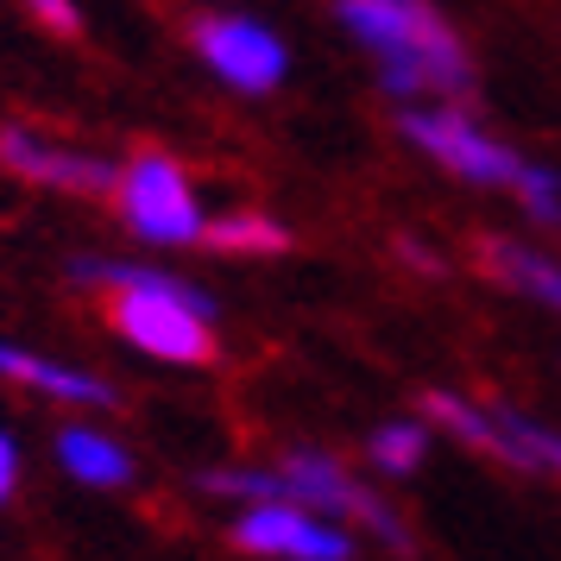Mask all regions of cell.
Returning a JSON list of instances; mask_svg holds the SVG:
<instances>
[{
  "instance_id": "obj_1",
  "label": "cell",
  "mask_w": 561,
  "mask_h": 561,
  "mask_svg": "<svg viewBox=\"0 0 561 561\" xmlns=\"http://www.w3.org/2000/svg\"><path fill=\"white\" fill-rule=\"evenodd\" d=\"M334 20L379 57L385 89L398 102L416 107V95H442V107H455L473 95V57H467V45L435 7H416V0H341Z\"/></svg>"
},
{
  "instance_id": "obj_2",
  "label": "cell",
  "mask_w": 561,
  "mask_h": 561,
  "mask_svg": "<svg viewBox=\"0 0 561 561\" xmlns=\"http://www.w3.org/2000/svg\"><path fill=\"white\" fill-rule=\"evenodd\" d=\"M77 278L114 290L107 322L139 354L171 359V366H203V359H215V329H208L215 322V297L196 290L190 278L152 272V265H114V259H82Z\"/></svg>"
},
{
  "instance_id": "obj_3",
  "label": "cell",
  "mask_w": 561,
  "mask_h": 561,
  "mask_svg": "<svg viewBox=\"0 0 561 561\" xmlns=\"http://www.w3.org/2000/svg\"><path fill=\"white\" fill-rule=\"evenodd\" d=\"M203 485L221 499H240V505H297L309 517H354L373 536H385L391 549H404V517L379 492H366L341 460L316 455V448L284 455L272 473L265 467H221V473H203Z\"/></svg>"
},
{
  "instance_id": "obj_4",
  "label": "cell",
  "mask_w": 561,
  "mask_h": 561,
  "mask_svg": "<svg viewBox=\"0 0 561 561\" xmlns=\"http://www.w3.org/2000/svg\"><path fill=\"white\" fill-rule=\"evenodd\" d=\"M404 139L416 152H430L442 171H455L467 183H505L511 196L530 183V158H517L511 146H499L492 133L460 114V107H404Z\"/></svg>"
},
{
  "instance_id": "obj_5",
  "label": "cell",
  "mask_w": 561,
  "mask_h": 561,
  "mask_svg": "<svg viewBox=\"0 0 561 561\" xmlns=\"http://www.w3.org/2000/svg\"><path fill=\"white\" fill-rule=\"evenodd\" d=\"M121 215H127V228L139 240H152V247H190V240H203L208 233V215L196 203V190L183 178L178 158L164 152H139L121 171Z\"/></svg>"
},
{
  "instance_id": "obj_6",
  "label": "cell",
  "mask_w": 561,
  "mask_h": 561,
  "mask_svg": "<svg viewBox=\"0 0 561 561\" xmlns=\"http://www.w3.org/2000/svg\"><path fill=\"white\" fill-rule=\"evenodd\" d=\"M196 51L240 95H272L284 82V70H290L284 38L272 26L247 20V13H208V20H196Z\"/></svg>"
},
{
  "instance_id": "obj_7",
  "label": "cell",
  "mask_w": 561,
  "mask_h": 561,
  "mask_svg": "<svg viewBox=\"0 0 561 561\" xmlns=\"http://www.w3.org/2000/svg\"><path fill=\"white\" fill-rule=\"evenodd\" d=\"M233 542L247 556H272V561H347L354 556L347 530H334L329 517H309L297 505H247L233 517Z\"/></svg>"
},
{
  "instance_id": "obj_8",
  "label": "cell",
  "mask_w": 561,
  "mask_h": 561,
  "mask_svg": "<svg viewBox=\"0 0 561 561\" xmlns=\"http://www.w3.org/2000/svg\"><path fill=\"white\" fill-rule=\"evenodd\" d=\"M0 164H7V171H20V178H32V183L77 190V196H114V190H121V171H114V164L82 158V152H57V146H45V139L26 133V127L0 133Z\"/></svg>"
},
{
  "instance_id": "obj_9",
  "label": "cell",
  "mask_w": 561,
  "mask_h": 561,
  "mask_svg": "<svg viewBox=\"0 0 561 561\" xmlns=\"http://www.w3.org/2000/svg\"><path fill=\"white\" fill-rule=\"evenodd\" d=\"M0 379H20V385H32V391L57 398V404H82V410L114 404V385L107 379L82 373V366H57V359L32 354V347H13V341H0Z\"/></svg>"
},
{
  "instance_id": "obj_10",
  "label": "cell",
  "mask_w": 561,
  "mask_h": 561,
  "mask_svg": "<svg viewBox=\"0 0 561 561\" xmlns=\"http://www.w3.org/2000/svg\"><path fill=\"white\" fill-rule=\"evenodd\" d=\"M480 259H485V272H499L511 290H524V297H536V304L561 309V265L556 259L530 253L524 240H485Z\"/></svg>"
},
{
  "instance_id": "obj_11",
  "label": "cell",
  "mask_w": 561,
  "mask_h": 561,
  "mask_svg": "<svg viewBox=\"0 0 561 561\" xmlns=\"http://www.w3.org/2000/svg\"><path fill=\"white\" fill-rule=\"evenodd\" d=\"M57 460L64 473H77L82 485H127L133 480V460L114 435H95V430H64L57 435Z\"/></svg>"
},
{
  "instance_id": "obj_12",
  "label": "cell",
  "mask_w": 561,
  "mask_h": 561,
  "mask_svg": "<svg viewBox=\"0 0 561 561\" xmlns=\"http://www.w3.org/2000/svg\"><path fill=\"white\" fill-rule=\"evenodd\" d=\"M203 240L215 253H284L290 247V233L272 215H221V221H208Z\"/></svg>"
},
{
  "instance_id": "obj_13",
  "label": "cell",
  "mask_w": 561,
  "mask_h": 561,
  "mask_svg": "<svg viewBox=\"0 0 561 561\" xmlns=\"http://www.w3.org/2000/svg\"><path fill=\"white\" fill-rule=\"evenodd\" d=\"M366 455H373L379 473H416L423 455H430V430L423 423H385V430H373Z\"/></svg>"
},
{
  "instance_id": "obj_14",
  "label": "cell",
  "mask_w": 561,
  "mask_h": 561,
  "mask_svg": "<svg viewBox=\"0 0 561 561\" xmlns=\"http://www.w3.org/2000/svg\"><path fill=\"white\" fill-rule=\"evenodd\" d=\"M13 485H20V448H13V435H0V505L13 499Z\"/></svg>"
},
{
  "instance_id": "obj_15",
  "label": "cell",
  "mask_w": 561,
  "mask_h": 561,
  "mask_svg": "<svg viewBox=\"0 0 561 561\" xmlns=\"http://www.w3.org/2000/svg\"><path fill=\"white\" fill-rule=\"evenodd\" d=\"M45 26H57V32H77V7H57V0H45V7H32Z\"/></svg>"
},
{
  "instance_id": "obj_16",
  "label": "cell",
  "mask_w": 561,
  "mask_h": 561,
  "mask_svg": "<svg viewBox=\"0 0 561 561\" xmlns=\"http://www.w3.org/2000/svg\"><path fill=\"white\" fill-rule=\"evenodd\" d=\"M542 467H561V435H549V442H542Z\"/></svg>"
}]
</instances>
